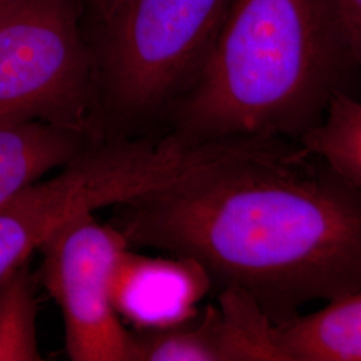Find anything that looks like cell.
I'll use <instances>...</instances> for the list:
<instances>
[{
	"mask_svg": "<svg viewBox=\"0 0 361 361\" xmlns=\"http://www.w3.org/2000/svg\"><path fill=\"white\" fill-rule=\"evenodd\" d=\"M116 209L130 245L192 259L276 323L361 288V192L293 138L200 141L180 173Z\"/></svg>",
	"mask_w": 361,
	"mask_h": 361,
	"instance_id": "cell-1",
	"label": "cell"
},
{
	"mask_svg": "<svg viewBox=\"0 0 361 361\" xmlns=\"http://www.w3.org/2000/svg\"><path fill=\"white\" fill-rule=\"evenodd\" d=\"M355 65L334 0H232L176 116L192 141L298 140Z\"/></svg>",
	"mask_w": 361,
	"mask_h": 361,
	"instance_id": "cell-2",
	"label": "cell"
},
{
	"mask_svg": "<svg viewBox=\"0 0 361 361\" xmlns=\"http://www.w3.org/2000/svg\"><path fill=\"white\" fill-rule=\"evenodd\" d=\"M34 121L104 138L70 0H22L0 25V126Z\"/></svg>",
	"mask_w": 361,
	"mask_h": 361,
	"instance_id": "cell-3",
	"label": "cell"
},
{
	"mask_svg": "<svg viewBox=\"0 0 361 361\" xmlns=\"http://www.w3.org/2000/svg\"><path fill=\"white\" fill-rule=\"evenodd\" d=\"M232 0H126L104 54L109 102L143 116L192 87Z\"/></svg>",
	"mask_w": 361,
	"mask_h": 361,
	"instance_id": "cell-4",
	"label": "cell"
},
{
	"mask_svg": "<svg viewBox=\"0 0 361 361\" xmlns=\"http://www.w3.org/2000/svg\"><path fill=\"white\" fill-rule=\"evenodd\" d=\"M129 246L116 225L99 224L94 212L68 219L39 246V277L63 313L70 360L135 361L134 335L111 296L116 262Z\"/></svg>",
	"mask_w": 361,
	"mask_h": 361,
	"instance_id": "cell-5",
	"label": "cell"
},
{
	"mask_svg": "<svg viewBox=\"0 0 361 361\" xmlns=\"http://www.w3.org/2000/svg\"><path fill=\"white\" fill-rule=\"evenodd\" d=\"M159 261L130 253L116 262L111 296L116 312L143 328H161L194 316V304L210 286V277L188 258Z\"/></svg>",
	"mask_w": 361,
	"mask_h": 361,
	"instance_id": "cell-6",
	"label": "cell"
},
{
	"mask_svg": "<svg viewBox=\"0 0 361 361\" xmlns=\"http://www.w3.org/2000/svg\"><path fill=\"white\" fill-rule=\"evenodd\" d=\"M97 141L38 121L0 126V209Z\"/></svg>",
	"mask_w": 361,
	"mask_h": 361,
	"instance_id": "cell-7",
	"label": "cell"
},
{
	"mask_svg": "<svg viewBox=\"0 0 361 361\" xmlns=\"http://www.w3.org/2000/svg\"><path fill=\"white\" fill-rule=\"evenodd\" d=\"M277 340L284 360L361 361V288L277 323Z\"/></svg>",
	"mask_w": 361,
	"mask_h": 361,
	"instance_id": "cell-8",
	"label": "cell"
},
{
	"mask_svg": "<svg viewBox=\"0 0 361 361\" xmlns=\"http://www.w3.org/2000/svg\"><path fill=\"white\" fill-rule=\"evenodd\" d=\"M361 192V99L338 91L323 116L298 140Z\"/></svg>",
	"mask_w": 361,
	"mask_h": 361,
	"instance_id": "cell-9",
	"label": "cell"
},
{
	"mask_svg": "<svg viewBox=\"0 0 361 361\" xmlns=\"http://www.w3.org/2000/svg\"><path fill=\"white\" fill-rule=\"evenodd\" d=\"M216 308L224 361L284 360L277 323L253 297L224 288Z\"/></svg>",
	"mask_w": 361,
	"mask_h": 361,
	"instance_id": "cell-10",
	"label": "cell"
},
{
	"mask_svg": "<svg viewBox=\"0 0 361 361\" xmlns=\"http://www.w3.org/2000/svg\"><path fill=\"white\" fill-rule=\"evenodd\" d=\"M37 319L35 281L27 258L0 280V361L43 360Z\"/></svg>",
	"mask_w": 361,
	"mask_h": 361,
	"instance_id": "cell-11",
	"label": "cell"
},
{
	"mask_svg": "<svg viewBox=\"0 0 361 361\" xmlns=\"http://www.w3.org/2000/svg\"><path fill=\"white\" fill-rule=\"evenodd\" d=\"M134 335L135 361H224L216 307L161 328Z\"/></svg>",
	"mask_w": 361,
	"mask_h": 361,
	"instance_id": "cell-12",
	"label": "cell"
},
{
	"mask_svg": "<svg viewBox=\"0 0 361 361\" xmlns=\"http://www.w3.org/2000/svg\"><path fill=\"white\" fill-rule=\"evenodd\" d=\"M44 240L38 210L23 197L0 209V280L30 258Z\"/></svg>",
	"mask_w": 361,
	"mask_h": 361,
	"instance_id": "cell-13",
	"label": "cell"
},
{
	"mask_svg": "<svg viewBox=\"0 0 361 361\" xmlns=\"http://www.w3.org/2000/svg\"><path fill=\"white\" fill-rule=\"evenodd\" d=\"M345 30L355 65L361 67V0H334Z\"/></svg>",
	"mask_w": 361,
	"mask_h": 361,
	"instance_id": "cell-14",
	"label": "cell"
},
{
	"mask_svg": "<svg viewBox=\"0 0 361 361\" xmlns=\"http://www.w3.org/2000/svg\"><path fill=\"white\" fill-rule=\"evenodd\" d=\"M22 0H0V25L13 13Z\"/></svg>",
	"mask_w": 361,
	"mask_h": 361,
	"instance_id": "cell-15",
	"label": "cell"
},
{
	"mask_svg": "<svg viewBox=\"0 0 361 361\" xmlns=\"http://www.w3.org/2000/svg\"><path fill=\"white\" fill-rule=\"evenodd\" d=\"M125 1H126V0H106L104 6H106V10L109 11V13L113 15Z\"/></svg>",
	"mask_w": 361,
	"mask_h": 361,
	"instance_id": "cell-16",
	"label": "cell"
},
{
	"mask_svg": "<svg viewBox=\"0 0 361 361\" xmlns=\"http://www.w3.org/2000/svg\"><path fill=\"white\" fill-rule=\"evenodd\" d=\"M102 1H104V3H106V0H102Z\"/></svg>",
	"mask_w": 361,
	"mask_h": 361,
	"instance_id": "cell-17",
	"label": "cell"
}]
</instances>
